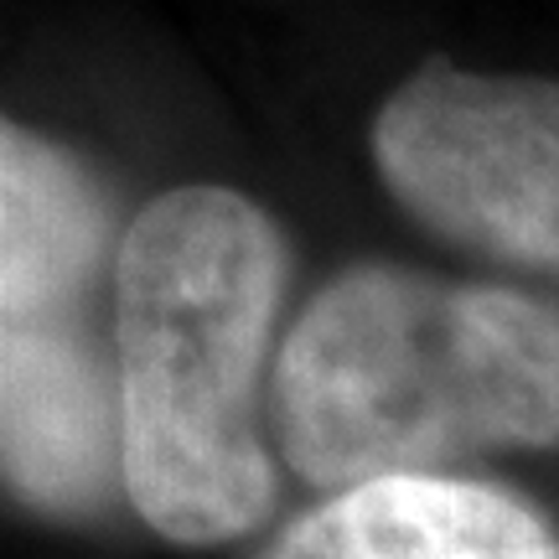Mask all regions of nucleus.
I'll list each match as a JSON object with an SVG mask.
<instances>
[{
    "label": "nucleus",
    "mask_w": 559,
    "mask_h": 559,
    "mask_svg": "<svg viewBox=\"0 0 559 559\" xmlns=\"http://www.w3.org/2000/svg\"><path fill=\"white\" fill-rule=\"evenodd\" d=\"M280 456L317 487L559 445V306L389 264L337 275L275 368Z\"/></svg>",
    "instance_id": "f03ea898"
},
{
    "label": "nucleus",
    "mask_w": 559,
    "mask_h": 559,
    "mask_svg": "<svg viewBox=\"0 0 559 559\" xmlns=\"http://www.w3.org/2000/svg\"><path fill=\"white\" fill-rule=\"evenodd\" d=\"M115 270L120 487L160 539H239L275 502L260 368L285 239L228 187H177L130 223Z\"/></svg>",
    "instance_id": "f257e3e1"
},
{
    "label": "nucleus",
    "mask_w": 559,
    "mask_h": 559,
    "mask_svg": "<svg viewBox=\"0 0 559 559\" xmlns=\"http://www.w3.org/2000/svg\"><path fill=\"white\" fill-rule=\"evenodd\" d=\"M260 559H559V528L508 487L400 472L337 487Z\"/></svg>",
    "instance_id": "39448f33"
},
{
    "label": "nucleus",
    "mask_w": 559,
    "mask_h": 559,
    "mask_svg": "<svg viewBox=\"0 0 559 559\" xmlns=\"http://www.w3.org/2000/svg\"><path fill=\"white\" fill-rule=\"evenodd\" d=\"M0 481L47 519H94L120 487L115 368L79 300L0 311Z\"/></svg>",
    "instance_id": "20e7f679"
},
{
    "label": "nucleus",
    "mask_w": 559,
    "mask_h": 559,
    "mask_svg": "<svg viewBox=\"0 0 559 559\" xmlns=\"http://www.w3.org/2000/svg\"><path fill=\"white\" fill-rule=\"evenodd\" d=\"M109 254V198L62 145L0 115V311L79 300Z\"/></svg>",
    "instance_id": "423d86ee"
},
{
    "label": "nucleus",
    "mask_w": 559,
    "mask_h": 559,
    "mask_svg": "<svg viewBox=\"0 0 559 559\" xmlns=\"http://www.w3.org/2000/svg\"><path fill=\"white\" fill-rule=\"evenodd\" d=\"M373 160L440 239L559 275V83L430 62L379 109Z\"/></svg>",
    "instance_id": "7ed1b4c3"
}]
</instances>
